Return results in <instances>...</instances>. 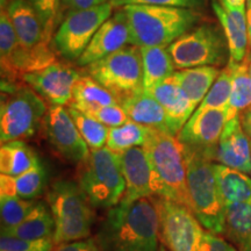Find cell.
<instances>
[{
	"label": "cell",
	"mask_w": 251,
	"mask_h": 251,
	"mask_svg": "<svg viewBox=\"0 0 251 251\" xmlns=\"http://www.w3.org/2000/svg\"><path fill=\"white\" fill-rule=\"evenodd\" d=\"M78 130L91 150L100 149L106 147L108 139L109 128L97 121L85 113L78 111L74 107H68Z\"/></svg>",
	"instance_id": "obj_32"
},
{
	"label": "cell",
	"mask_w": 251,
	"mask_h": 251,
	"mask_svg": "<svg viewBox=\"0 0 251 251\" xmlns=\"http://www.w3.org/2000/svg\"><path fill=\"white\" fill-rule=\"evenodd\" d=\"M226 122L225 109L194 112L177 137L185 148L205 153L213 161Z\"/></svg>",
	"instance_id": "obj_15"
},
{
	"label": "cell",
	"mask_w": 251,
	"mask_h": 251,
	"mask_svg": "<svg viewBox=\"0 0 251 251\" xmlns=\"http://www.w3.org/2000/svg\"><path fill=\"white\" fill-rule=\"evenodd\" d=\"M244 61H246V63H247L248 71H249V74H250V76H251V52H250V54H248L247 58L244 59Z\"/></svg>",
	"instance_id": "obj_45"
},
{
	"label": "cell",
	"mask_w": 251,
	"mask_h": 251,
	"mask_svg": "<svg viewBox=\"0 0 251 251\" xmlns=\"http://www.w3.org/2000/svg\"><path fill=\"white\" fill-rule=\"evenodd\" d=\"M190 208L207 231L225 235L226 203L220 192L212 159L185 148Z\"/></svg>",
	"instance_id": "obj_3"
},
{
	"label": "cell",
	"mask_w": 251,
	"mask_h": 251,
	"mask_svg": "<svg viewBox=\"0 0 251 251\" xmlns=\"http://www.w3.org/2000/svg\"><path fill=\"white\" fill-rule=\"evenodd\" d=\"M225 7H247L248 0H220Z\"/></svg>",
	"instance_id": "obj_43"
},
{
	"label": "cell",
	"mask_w": 251,
	"mask_h": 251,
	"mask_svg": "<svg viewBox=\"0 0 251 251\" xmlns=\"http://www.w3.org/2000/svg\"><path fill=\"white\" fill-rule=\"evenodd\" d=\"M158 251H169L168 249H166V248L163 246V244H161V247H159V249H158Z\"/></svg>",
	"instance_id": "obj_47"
},
{
	"label": "cell",
	"mask_w": 251,
	"mask_h": 251,
	"mask_svg": "<svg viewBox=\"0 0 251 251\" xmlns=\"http://www.w3.org/2000/svg\"><path fill=\"white\" fill-rule=\"evenodd\" d=\"M96 238L100 251H158V212L151 198L122 199L108 209Z\"/></svg>",
	"instance_id": "obj_1"
},
{
	"label": "cell",
	"mask_w": 251,
	"mask_h": 251,
	"mask_svg": "<svg viewBox=\"0 0 251 251\" xmlns=\"http://www.w3.org/2000/svg\"><path fill=\"white\" fill-rule=\"evenodd\" d=\"M247 21H248V33H249V47H251V0L247 2Z\"/></svg>",
	"instance_id": "obj_44"
},
{
	"label": "cell",
	"mask_w": 251,
	"mask_h": 251,
	"mask_svg": "<svg viewBox=\"0 0 251 251\" xmlns=\"http://www.w3.org/2000/svg\"><path fill=\"white\" fill-rule=\"evenodd\" d=\"M220 72L221 70L218 67H197L181 69L175 72L172 77L198 108L219 77Z\"/></svg>",
	"instance_id": "obj_27"
},
{
	"label": "cell",
	"mask_w": 251,
	"mask_h": 251,
	"mask_svg": "<svg viewBox=\"0 0 251 251\" xmlns=\"http://www.w3.org/2000/svg\"><path fill=\"white\" fill-rule=\"evenodd\" d=\"M43 125L49 142L59 156L71 164L80 165L86 161L91 149L81 137L69 108L50 106Z\"/></svg>",
	"instance_id": "obj_12"
},
{
	"label": "cell",
	"mask_w": 251,
	"mask_h": 251,
	"mask_svg": "<svg viewBox=\"0 0 251 251\" xmlns=\"http://www.w3.org/2000/svg\"><path fill=\"white\" fill-rule=\"evenodd\" d=\"M199 251H238L233 243L228 242L221 235L205 231Z\"/></svg>",
	"instance_id": "obj_38"
},
{
	"label": "cell",
	"mask_w": 251,
	"mask_h": 251,
	"mask_svg": "<svg viewBox=\"0 0 251 251\" xmlns=\"http://www.w3.org/2000/svg\"><path fill=\"white\" fill-rule=\"evenodd\" d=\"M220 192L227 205L251 202V177L220 163L213 164Z\"/></svg>",
	"instance_id": "obj_24"
},
{
	"label": "cell",
	"mask_w": 251,
	"mask_h": 251,
	"mask_svg": "<svg viewBox=\"0 0 251 251\" xmlns=\"http://www.w3.org/2000/svg\"><path fill=\"white\" fill-rule=\"evenodd\" d=\"M201 0H120L119 6L142 4V5H156V6H170V7L181 8H196L200 5Z\"/></svg>",
	"instance_id": "obj_39"
},
{
	"label": "cell",
	"mask_w": 251,
	"mask_h": 251,
	"mask_svg": "<svg viewBox=\"0 0 251 251\" xmlns=\"http://www.w3.org/2000/svg\"><path fill=\"white\" fill-rule=\"evenodd\" d=\"M128 27L129 45L165 47L192 30L200 15L191 8L131 4L122 6Z\"/></svg>",
	"instance_id": "obj_2"
},
{
	"label": "cell",
	"mask_w": 251,
	"mask_h": 251,
	"mask_svg": "<svg viewBox=\"0 0 251 251\" xmlns=\"http://www.w3.org/2000/svg\"><path fill=\"white\" fill-rule=\"evenodd\" d=\"M108 0H62V2L70 8V11H80V9H87L96 7V6L102 5Z\"/></svg>",
	"instance_id": "obj_41"
},
{
	"label": "cell",
	"mask_w": 251,
	"mask_h": 251,
	"mask_svg": "<svg viewBox=\"0 0 251 251\" xmlns=\"http://www.w3.org/2000/svg\"><path fill=\"white\" fill-rule=\"evenodd\" d=\"M112 13L113 4L109 1L92 8L69 12L52 39L56 51L68 61H77Z\"/></svg>",
	"instance_id": "obj_11"
},
{
	"label": "cell",
	"mask_w": 251,
	"mask_h": 251,
	"mask_svg": "<svg viewBox=\"0 0 251 251\" xmlns=\"http://www.w3.org/2000/svg\"><path fill=\"white\" fill-rule=\"evenodd\" d=\"M129 27L124 8L103 23L94 34L89 46L77 59L79 67H89L118 51L129 43Z\"/></svg>",
	"instance_id": "obj_16"
},
{
	"label": "cell",
	"mask_w": 251,
	"mask_h": 251,
	"mask_svg": "<svg viewBox=\"0 0 251 251\" xmlns=\"http://www.w3.org/2000/svg\"><path fill=\"white\" fill-rule=\"evenodd\" d=\"M47 174L42 164L20 176H0V197H17L25 200H35L45 192Z\"/></svg>",
	"instance_id": "obj_22"
},
{
	"label": "cell",
	"mask_w": 251,
	"mask_h": 251,
	"mask_svg": "<svg viewBox=\"0 0 251 251\" xmlns=\"http://www.w3.org/2000/svg\"><path fill=\"white\" fill-rule=\"evenodd\" d=\"M85 114L96 119L97 121L101 122L102 125L107 126L108 128L119 127V126L129 121V118L126 114L121 105L101 106V107L90 109V111L85 112Z\"/></svg>",
	"instance_id": "obj_36"
},
{
	"label": "cell",
	"mask_w": 251,
	"mask_h": 251,
	"mask_svg": "<svg viewBox=\"0 0 251 251\" xmlns=\"http://www.w3.org/2000/svg\"><path fill=\"white\" fill-rule=\"evenodd\" d=\"M80 74L76 69L55 62L42 70L26 74L25 84L31 87L51 106H65L72 99V92Z\"/></svg>",
	"instance_id": "obj_14"
},
{
	"label": "cell",
	"mask_w": 251,
	"mask_h": 251,
	"mask_svg": "<svg viewBox=\"0 0 251 251\" xmlns=\"http://www.w3.org/2000/svg\"><path fill=\"white\" fill-rule=\"evenodd\" d=\"M143 89L151 90L162 81L172 77L175 74V64L169 50L165 47H142Z\"/></svg>",
	"instance_id": "obj_26"
},
{
	"label": "cell",
	"mask_w": 251,
	"mask_h": 251,
	"mask_svg": "<svg viewBox=\"0 0 251 251\" xmlns=\"http://www.w3.org/2000/svg\"><path fill=\"white\" fill-rule=\"evenodd\" d=\"M231 80H233V69L227 64V67L220 72L211 90L208 91L201 103L194 112H205L208 109H225L226 111L229 98H230Z\"/></svg>",
	"instance_id": "obj_33"
},
{
	"label": "cell",
	"mask_w": 251,
	"mask_h": 251,
	"mask_svg": "<svg viewBox=\"0 0 251 251\" xmlns=\"http://www.w3.org/2000/svg\"><path fill=\"white\" fill-rule=\"evenodd\" d=\"M152 128L129 120L119 127L109 128L107 144L114 152H122L135 147H144Z\"/></svg>",
	"instance_id": "obj_31"
},
{
	"label": "cell",
	"mask_w": 251,
	"mask_h": 251,
	"mask_svg": "<svg viewBox=\"0 0 251 251\" xmlns=\"http://www.w3.org/2000/svg\"><path fill=\"white\" fill-rule=\"evenodd\" d=\"M109 2H112L113 6H119V4H120V0H108Z\"/></svg>",
	"instance_id": "obj_46"
},
{
	"label": "cell",
	"mask_w": 251,
	"mask_h": 251,
	"mask_svg": "<svg viewBox=\"0 0 251 251\" xmlns=\"http://www.w3.org/2000/svg\"><path fill=\"white\" fill-rule=\"evenodd\" d=\"M117 153L126 180L124 199L131 201L142 198L166 197L164 185L153 170L143 147H135Z\"/></svg>",
	"instance_id": "obj_13"
},
{
	"label": "cell",
	"mask_w": 251,
	"mask_h": 251,
	"mask_svg": "<svg viewBox=\"0 0 251 251\" xmlns=\"http://www.w3.org/2000/svg\"><path fill=\"white\" fill-rule=\"evenodd\" d=\"M225 236L238 251H251V202L226 206Z\"/></svg>",
	"instance_id": "obj_28"
},
{
	"label": "cell",
	"mask_w": 251,
	"mask_h": 251,
	"mask_svg": "<svg viewBox=\"0 0 251 251\" xmlns=\"http://www.w3.org/2000/svg\"><path fill=\"white\" fill-rule=\"evenodd\" d=\"M159 219V238L169 251H199L203 234L202 225L184 203L151 197Z\"/></svg>",
	"instance_id": "obj_10"
},
{
	"label": "cell",
	"mask_w": 251,
	"mask_h": 251,
	"mask_svg": "<svg viewBox=\"0 0 251 251\" xmlns=\"http://www.w3.org/2000/svg\"><path fill=\"white\" fill-rule=\"evenodd\" d=\"M78 185L94 208L111 209L124 199L126 180L117 152L108 148L91 150L80 164Z\"/></svg>",
	"instance_id": "obj_5"
},
{
	"label": "cell",
	"mask_w": 251,
	"mask_h": 251,
	"mask_svg": "<svg viewBox=\"0 0 251 251\" xmlns=\"http://www.w3.org/2000/svg\"><path fill=\"white\" fill-rule=\"evenodd\" d=\"M212 7L227 40L228 63L244 62L249 48L247 7H225L220 0H212Z\"/></svg>",
	"instance_id": "obj_18"
},
{
	"label": "cell",
	"mask_w": 251,
	"mask_h": 251,
	"mask_svg": "<svg viewBox=\"0 0 251 251\" xmlns=\"http://www.w3.org/2000/svg\"><path fill=\"white\" fill-rule=\"evenodd\" d=\"M120 105L129 120L172 135L164 108L147 90L142 89L125 97Z\"/></svg>",
	"instance_id": "obj_21"
},
{
	"label": "cell",
	"mask_w": 251,
	"mask_h": 251,
	"mask_svg": "<svg viewBox=\"0 0 251 251\" xmlns=\"http://www.w3.org/2000/svg\"><path fill=\"white\" fill-rule=\"evenodd\" d=\"M111 105H120V100L100 85L90 75L80 76L77 80L72 92V99L69 102V107H74L84 113L101 106Z\"/></svg>",
	"instance_id": "obj_25"
},
{
	"label": "cell",
	"mask_w": 251,
	"mask_h": 251,
	"mask_svg": "<svg viewBox=\"0 0 251 251\" xmlns=\"http://www.w3.org/2000/svg\"><path fill=\"white\" fill-rule=\"evenodd\" d=\"M214 159L251 176V141L243 129L240 115L226 122Z\"/></svg>",
	"instance_id": "obj_17"
},
{
	"label": "cell",
	"mask_w": 251,
	"mask_h": 251,
	"mask_svg": "<svg viewBox=\"0 0 251 251\" xmlns=\"http://www.w3.org/2000/svg\"><path fill=\"white\" fill-rule=\"evenodd\" d=\"M47 201L55 220V244L90 237L94 224V207L78 183L61 179L47 193Z\"/></svg>",
	"instance_id": "obj_4"
},
{
	"label": "cell",
	"mask_w": 251,
	"mask_h": 251,
	"mask_svg": "<svg viewBox=\"0 0 251 251\" xmlns=\"http://www.w3.org/2000/svg\"><path fill=\"white\" fill-rule=\"evenodd\" d=\"M41 164L39 156L24 141H11L0 148V172L1 175L20 176Z\"/></svg>",
	"instance_id": "obj_29"
},
{
	"label": "cell",
	"mask_w": 251,
	"mask_h": 251,
	"mask_svg": "<svg viewBox=\"0 0 251 251\" xmlns=\"http://www.w3.org/2000/svg\"><path fill=\"white\" fill-rule=\"evenodd\" d=\"M233 69L231 92L227 108V121L238 117L251 106V76L248 71L246 61L242 63H228Z\"/></svg>",
	"instance_id": "obj_30"
},
{
	"label": "cell",
	"mask_w": 251,
	"mask_h": 251,
	"mask_svg": "<svg viewBox=\"0 0 251 251\" xmlns=\"http://www.w3.org/2000/svg\"><path fill=\"white\" fill-rule=\"evenodd\" d=\"M1 233L24 240L52 238L55 234V220L45 202H37L34 211L14 227H1Z\"/></svg>",
	"instance_id": "obj_23"
},
{
	"label": "cell",
	"mask_w": 251,
	"mask_h": 251,
	"mask_svg": "<svg viewBox=\"0 0 251 251\" xmlns=\"http://www.w3.org/2000/svg\"><path fill=\"white\" fill-rule=\"evenodd\" d=\"M241 122H242V127L244 131H246L247 135L251 137V106L248 107L246 111H243L240 114Z\"/></svg>",
	"instance_id": "obj_42"
},
{
	"label": "cell",
	"mask_w": 251,
	"mask_h": 251,
	"mask_svg": "<svg viewBox=\"0 0 251 251\" xmlns=\"http://www.w3.org/2000/svg\"><path fill=\"white\" fill-rule=\"evenodd\" d=\"M0 109V140L1 143L21 141L33 136L45 120L46 100L31 87L2 84Z\"/></svg>",
	"instance_id": "obj_6"
},
{
	"label": "cell",
	"mask_w": 251,
	"mask_h": 251,
	"mask_svg": "<svg viewBox=\"0 0 251 251\" xmlns=\"http://www.w3.org/2000/svg\"><path fill=\"white\" fill-rule=\"evenodd\" d=\"M55 242L52 238L24 240L2 234L0 237V251H52Z\"/></svg>",
	"instance_id": "obj_35"
},
{
	"label": "cell",
	"mask_w": 251,
	"mask_h": 251,
	"mask_svg": "<svg viewBox=\"0 0 251 251\" xmlns=\"http://www.w3.org/2000/svg\"><path fill=\"white\" fill-rule=\"evenodd\" d=\"M36 200H25L17 197H0L1 227H14L24 221L37 205Z\"/></svg>",
	"instance_id": "obj_34"
},
{
	"label": "cell",
	"mask_w": 251,
	"mask_h": 251,
	"mask_svg": "<svg viewBox=\"0 0 251 251\" xmlns=\"http://www.w3.org/2000/svg\"><path fill=\"white\" fill-rule=\"evenodd\" d=\"M144 150L153 170L164 185L165 199L190 207L187 193V166L185 146L175 135L151 129Z\"/></svg>",
	"instance_id": "obj_7"
},
{
	"label": "cell",
	"mask_w": 251,
	"mask_h": 251,
	"mask_svg": "<svg viewBox=\"0 0 251 251\" xmlns=\"http://www.w3.org/2000/svg\"><path fill=\"white\" fill-rule=\"evenodd\" d=\"M176 69L221 67L229 62V49L222 28L203 24L168 47Z\"/></svg>",
	"instance_id": "obj_8"
},
{
	"label": "cell",
	"mask_w": 251,
	"mask_h": 251,
	"mask_svg": "<svg viewBox=\"0 0 251 251\" xmlns=\"http://www.w3.org/2000/svg\"><path fill=\"white\" fill-rule=\"evenodd\" d=\"M87 74L120 100L143 89L141 49L126 46L87 67Z\"/></svg>",
	"instance_id": "obj_9"
},
{
	"label": "cell",
	"mask_w": 251,
	"mask_h": 251,
	"mask_svg": "<svg viewBox=\"0 0 251 251\" xmlns=\"http://www.w3.org/2000/svg\"><path fill=\"white\" fill-rule=\"evenodd\" d=\"M52 251H100V249L96 238L87 237L84 240L55 244Z\"/></svg>",
	"instance_id": "obj_40"
},
{
	"label": "cell",
	"mask_w": 251,
	"mask_h": 251,
	"mask_svg": "<svg viewBox=\"0 0 251 251\" xmlns=\"http://www.w3.org/2000/svg\"><path fill=\"white\" fill-rule=\"evenodd\" d=\"M28 1L36 9L37 13L42 19L43 24H45L47 33L51 36L55 23L57 20L61 0H28Z\"/></svg>",
	"instance_id": "obj_37"
},
{
	"label": "cell",
	"mask_w": 251,
	"mask_h": 251,
	"mask_svg": "<svg viewBox=\"0 0 251 251\" xmlns=\"http://www.w3.org/2000/svg\"><path fill=\"white\" fill-rule=\"evenodd\" d=\"M148 92L164 108L171 133L177 136L197 107L174 77L162 81Z\"/></svg>",
	"instance_id": "obj_20"
},
{
	"label": "cell",
	"mask_w": 251,
	"mask_h": 251,
	"mask_svg": "<svg viewBox=\"0 0 251 251\" xmlns=\"http://www.w3.org/2000/svg\"><path fill=\"white\" fill-rule=\"evenodd\" d=\"M6 9L21 46L37 48L49 45L51 36L47 33L42 19L28 0H11Z\"/></svg>",
	"instance_id": "obj_19"
}]
</instances>
